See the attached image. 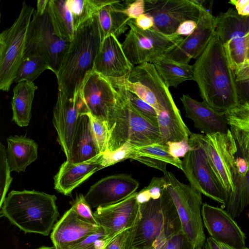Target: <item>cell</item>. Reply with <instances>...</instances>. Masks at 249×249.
<instances>
[{"label":"cell","mask_w":249,"mask_h":249,"mask_svg":"<svg viewBox=\"0 0 249 249\" xmlns=\"http://www.w3.org/2000/svg\"><path fill=\"white\" fill-rule=\"evenodd\" d=\"M126 89L144 101L156 111L160 144L188 140L192 132L183 122L169 87L152 63L134 66L129 74L121 77Z\"/></svg>","instance_id":"1"},{"label":"cell","mask_w":249,"mask_h":249,"mask_svg":"<svg viewBox=\"0 0 249 249\" xmlns=\"http://www.w3.org/2000/svg\"><path fill=\"white\" fill-rule=\"evenodd\" d=\"M193 66L194 80L197 84L203 102L223 113L238 105L234 73L215 32Z\"/></svg>","instance_id":"2"},{"label":"cell","mask_w":249,"mask_h":249,"mask_svg":"<svg viewBox=\"0 0 249 249\" xmlns=\"http://www.w3.org/2000/svg\"><path fill=\"white\" fill-rule=\"evenodd\" d=\"M108 78L117 92L106 121L108 132L107 151H115L126 144L139 147L160 143L159 128L132 105L121 77Z\"/></svg>","instance_id":"3"},{"label":"cell","mask_w":249,"mask_h":249,"mask_svg":"<svg viewBox=\"0 0 249 249\" xmlns=\"http://www.w3.org/2000/svg\"><path fill=\"white\" fill-rule=\"evenodd\" d=\"M102 42L97 15L76 31L57 75L58 92L77 99L87 75L93 70Z\"/></svg>","instance_id":"4"},{"label":"cell","mask_w":249,"mask_h":249,"mask_svg":"<svg viewBox=\"0 0 249 249\" xmlns=\"http://www.w3.org/2000/svg\"><path fill=\"white\" fill-rule=\"evenodd\" d=\"M56 197L33 190L12 191L0 206V216L25 233H50L59 215Z\"/></svg>","instance_id":"5"},{"label":"cell","mask_w":249,"mask_h":249,"mask_svg":"<svg viewBox=\"0 0 249 249\" xmlns=\"http://www.w3.org/2000/svg\"><path fill=\"white\" fill-rule=\"evenodd\" d=\"M182 231L173 200L166 190L157 199L140 204L138 220L132 229L130 249H158Z\"/></svg>","instance_id":"6"},{"label":"cell","mask_w":249,"mask_h":249,"mask_svg":"<svg viewBox=\"0 0 249 249\" xmlns=\"http://www.w3.org/2000/svg\"><path fill=\"white\" fill-rule=\"evenodd\" d=\"M35 8L22 2L12 25L0 34V89L8 91L24 57L27 34Z\"/></svg>","instance_id":"7"},{"label":"cell","mask_w":249,"mask_h":249,"mask_svg":"<svg viewBox=\"0 0 249 249\" xmlns=\"http://www.w3.org/2000/svg\"><path fill=\"white\" fill-rule=\"evenodd\" d=\"M181 224L182 231L195 245L203 247L206 241L201 217V194L190 185L179 181L167 171L163 176Z\"/></svg>","instance_id":"8"},{"label":"cell","mask_w":249,"mask_h":249,"mask_svg":"<svg viewBox=\"0 0 249 249\" xmlns=\"http://www.w3.org/2000/svg\"><path fill=\"white\" fill-rule=\"evenodd\" d=\"M127 25L130 30L121 44L126 56L133 65L153 63L166 55L184 38L177 34L165 35L154 27L143 30L136 26L134 19H130Z\"/></svg>","instance_id":"9"},{"label":"cell","mask_w":249,"mask_h":249,"mask_svg":"<svg viewBox=\"0 0 249 249\" xmlns=\"http://www.w3.org/2000/svg\"><path fill=\"white\" fill-rule=\"evenodd\" d=\"M70 44L54 34L47 12L40 15L35 9L27 34L23 58L41 57L56 76Z\"/></svg>","instance_id":"10"},{"label":"cell","mask_w":249,"mask_h":249,"mask_svg":"<svg viewBox=\"0 0 249 249\" xmlns=\"http://www.w3.org/2000/svg\"><path fill=\"white\" fill-rule=\"evenodd\" d=\"M215 32L222 42L236 78L249 68V16L240 15L235 9L229 8L216 17Z\"/></svg>","instance_id":"11"},{"label":"cell","mask_w":249,"mask_h":249,"mask_svg":"<svg viewBox=\"0 0 249 249\" xmlns=\"http://www.w3.org/2000/svg\"><path fill=\"white\" fill-rule=\"evenodd\" d=\"M192 135L202 147L218 181L228 195L234 189L233 175L237 148L230 129L227 133Z\"/></svg>","instance_id":"12"},{"label":"cell","mask_w":249,"mask_h":249,"mask_svg":"<svg viewBox=\"0 0 249 249\" xmlns=\"http://www.w3.org/2000/svg\"><path fill=\"white\" fill-rule=\"evenodd\" d=\"M188 142L193 149L183 157L181 170L192 187L200 194L221 204L222 209L225 208L228 196L213 172L205 151L192 133Z\"/></svg>","instance_id":"13"},{"label":"cell","mask_w":249,"mask_h":249,"mask_svg":"<svg viewBox=\"0 0 249 249\" xmlns=\"http://www.w3.org/2000/svg\"><path fill=\"white\" fill-rule=\"evenodd\" d=\"M201 6L192 0H146L144 13L153 17L157 31L170 36L176 33L184 21L192 20L197 22Z\"/></svg>","instance_id":"14"},{"label":"cell","mask_w":249,"mask_h":249,"mask_svg":"<svg viewBox=\"0 0 249 249\" xmlns=\"http://www.w3.org/2000/svg\"><path fill=\"white\" fill-rule=\"evenodd\" d=\"M116 92L108 78L93 70L87 75L79 92L80 113H89L106 123Z\"/></svg>","instance_id":"15"},{"label":"cell","mask_w":249,"mask_h":249,"mask_svg":"<svg viewBox=\"0 0 249 249\" xmlns=\"http://www.w3.org/2000/svg\"><path fill=\"white\" fill-rule=\"evenodd\" d=\"M135 192L125 199L106 207L96 208L93 215L109 240L119 232L133 228L139 217L140 204Z\"/></svg>","instance_id":"16"},{"label":"cell","mask_w":249,"mask_h":249,"mask_svg":"<svg viewBox=\"0 0 249 249\" xmlns=\"http://www.w3.org/2000/svg\"><path fill=\"white\" fill-rule=\"evenodd\" d=\"M216 27V17L201 6L194 31L166 56L176 62L185 64H188L192 58H197L213 36Z\"/></svg>","instance_id":"17"},{"label":"cell","mask_w":249,"mask_h":249,"mask_svg":"<svg viewBox=\"0 0 249 249\" xmlns=\"http://www.w3.org/2000/svg\"><path fill=\"white\" fill-rule=\"evenodd\" d=\"M139 186V182L129 175H110L92 185L85 198L91 208L106 207L125 199Z\"/></svg>","instance_id":"18"},{"label":"cell","mask_w":249,"mask_h":249,"mask_svg":"<svg viewBox=\"0 0 249 249\" xmlns=\"http://www.w3.org/2000/svg\"><path fill=\"white\" fill-rule=\"evenodd\" d=\"M201 216L205 228L214 240L238 249L246 247L245 234L222 208L204 203Z\"/></svg>","instance_id":"19"},{"label":"cell","mask_w":249,"mask_h":249,"mask_svg":"<svg viewBox=\"0 0 249 249\" xmlns=\"http://www.w3.org/2000/svg\"><path fill=\"white\" fill-rule=\"evenodd\" d=\"M53 113V123L57 132V141L66 160L69 161L80 114L79 96L77 99L71 98L58 92Z\"/></svg>","instance_id":"20"},{"label":"cell","mask_w":249,"mask_h":249,"mask_svg":"<svg viewBox=\"0 0 249 249\" xmlns=\"http://www.w3.org/2000/svg\"><path fill=\"white\" fill-rule=\"evenodd\" d=\"M134 67L117 37L110 35L103 39L94 60V71L108 78H119L128 75Z\"/></svg>","instance_id":"21"},{"label":"cell","mask_w":249,"mask_h":249,"mask_svg":"<svg viewBox=\"0 0 249 249\" xmlns=\"http://www.w3.org/2000/svg\"><path fill=\"white\" fill-rule=\"evenodd\" d=\"M101 228L81 219L71 207L54 224L50 237L56 249H70Z\"/></svg>","instance_id":"22"},{"label":"cell","mask_w":249,"mask_h":249,"mask_svg":"<svg viewBox=\"0 0 249 249\" xmlns=\"http://www.w3.org/2000/svg\"><path fill=\"white\" fill-rule=\"evenodd\" d=\"M186 117L192 120L196 128L202 133L212 134L227 133L229 130L224 113L218 111L204 102L193 99L189 95L180 98Z\"/></svg>","instance_id":"23"},{"label":"cell","mask_w":249,"mask_h":249,"mask_svg":"<svg viewBox=\"0 0 249 249\" xmlns=\"http://www.w3.org/2000/svg\"><path fill=\"white\" fill-rule=\"evenodd\" d=\"M102 154L82 163H73L67 160L64 162L53 178L54 189L65 196H71V192L75 188L103 168L100 163Z\"/></svg>","instance_id":"24"},{"label":"cell","mask_w":249,"mask_h":249,"mask_svg":"<svg viewBox=\"0 0 249 249\" xmlns=\"http://www.w3.org/2000/svg\"><path fill=\"white\" fill-rule=\"evenodd\" d=\"M101 154L92 130L89 115L86 113H80L69 161L73 163H82L90 160Z\"/></svg>","instance_id":"25"},{"label":"cell","mask_w":249,"mask_h":249,"mask_svg":"<svg viewBox=\"0 0 249 249\" xmlns=\"http://www.w3.org/2000/svg\"><path fill=\"white\" fill-rule=\"evenodd\" d=\"M224 115L236 144L237 156L249 162V101H239Z\"/></svg>","instance_id":"26"},{"label":"cell","mask_w":249,"mask_h":249,"mask_svg":"<svg viewBox=\"0 0 249 249\" xmlns=\"http://www.w3.org/2000/svg\"><path fill=\"white\" fill-rule=\"evenodd\" d=\"M6 155L11 171L25 172L37 158L38 145L26 136H10L7 139Z\"/></svg>","instance_id":"27"},{"label":"cell","mask_w":249,"mask_h":249,"mask_svg":"<svg viewBox=\"0 0 249 249\" xmlns=\"http://www.w3.org/2000/svg\"><path fill=\"white\" fill-rule=\"evenodd\" d=\"M125 6L121 1H113L101 8L97 14L102 42L107 36L116 37L124 34L128 28V21L131 19L124 13Z\"/></svg>","instance_id":"28"},{"label":"cell","mask_w":249,"mask_h":249,"mask_svg":"<svg viewBox=\"0 0 249 249\" xmlns=\"http://www.w3.org/2000/svg\"><path fill=\"white\" fill-rule=\"evenodd\" d=\"M37 87L34 82L23 81L14 88L11 101L12 121L19 126L29 125L32 117V103Z\"/></svg>","instance_id":"29"},{"label":"cell","mask_w":249,"mask_h":249,"mask_svg":"<svg viewBox=\"0 0 249 249\" xmlns=\"http://www.w3.org/2000/svg\"><path fill=\"white\" fill-rule=\"evenodd\" d=\"M47 12L54 34L64 41L71 42L74 38L75 31L67 0H49Z\"/></svg>","instance_id":"30"},{"label":"cell","mask_w":249,"mask_h":249,"mask_svg":"<svg viewBox=\"0 0 249 249\" xmlns=\"http://www.w3.org/2000/svg\"><path fill=\"white\" fill-rule=\"evenodd\" d=\"M159 76L168 87L177 88L187 80H194L193 65L176 62L165 55L152 63Z\"/></svg>","instance_id":"31"},{"label":"cell","mask_w":249,"mask_h":249,"mask_svg":"<svg viewBox=\"0 0 249 249\" xmlns=\"http://www.w3.org/2000/svg\"><path fill=\"white\" fill-rule=\"evenodd\" d=\"M233 182L234 189L229 195L225 207V211L233 219L239 216L249 205V170L245 176H242L235 169Z\"/></svg>","instance_id":"32"},{"label":"cell","mask_w":249,"mask_h":249,"mask_svg":"<svg viewBox=\"0 0 249 249\" xmlns=\"http://www.w3.org/2000/svg\"><path fill=\"white\" fill-rule=\"evenodd\" d=\"M71 13L75 31L83 24L97 15L103 6L113 0H67Z\"/></svg>","instance_id":"33"},{"label":"cell","mask_w":249,"mask_h":249,"mask_svg":"<svg viewBox=\"0 0 249 249\" xmlns=\"http://www.w3.org/2000/svg\"><path fill=\"white\" fill-rule=\"evenodd\" d=\"M49 70L44 60L37 56L23 58L17 72L14 82H33L44 71Z\"/></svg>","instance_id":"34"},{"label":"cell","mask_w":249,"mask_h":249,"mask_svg":"<svg viewBox=\"0 0 249 249\" xmlns=\"http://www.w3.org/2000/svg\"><path fill=\"white\" fill-rule=\"evenodd\" d=\"M136 153L140 156L152 158L174 165L181 170L182 160L173 156L169 152L167 144L155 143L139 147H133Z\"/></svg>","instance_id":"35"},{"label":"cell","mask_w":249,"mask_h":249,"mask_svg":"<svg viewBox=\"0 0 249 249\" xmlns=\"http://www.w3.org/2000/svg\"><path fill=\"white\" fill-rule=\"evenodd\" d=\"M136 155L137 153L133 146L126 144L115 151H107L103 153L101 157L100 163L104 168L127 159L134 160Z\"/></svg>","instance_id":"36"},{"label":"cell","mask_w":249,"mask_h":249,"mask_svg":"<svg viewBox=\"0 0 249 249\" xmlns=\"http://www.w3.org/2000/svg\"><path fill=\"white\" fill-rule=\"evenodd\" d=\"M10 168L8 162L6 150L0 143V207L6 197V195L12 181Z\"/></svg>","instance_id":"37"},{"label":"cell","mask_w":249,"mask_h":249,"mask_svg":"<svg viewBox=\"0 0 249 249\" xmlns=\"http://www.w3.org/2000/svg\"><path fill=\"white\" fill-rule=\"evenodd\" d=\"M124 90L126 96L132 105L147 120L159 128L158 114L155 109L136 95L127 90L125 86Z\"/></svg>","instance_id":"38"},{"label":"cell","mask_w":249,"mask_h":249,"mask_svg":"<svg viewBox=\"0 0 249 249\" xmlns=\"http://www.w3.org/2000/svg\"><path fill=\"white\" fill-rule=\"evenodd\" d=\"M87 113L90 120L92 130L101 154L107 150L108 132L106 123L101 119Z\"/></svg>","instance_id":"39"},{"label":"cell","mask_w":249,"mask_h":249,"mask_svg":"<svg viewBox=\"0 0 249 249\" xmlns=\"http://www.w3.org/2000/svg\"><path fill=\"white\" fill-rule=\"evenodd\" d=\"M108 241L104 231L101 228L70 249H104Z\"/></svg>","instance_id":"40"},{"label":"cell","mask_w":249,"mask_h":249,"mask_svg":"<svg viewBox=\"0 0 249 249\" xmlns=\"http://www.w3.org/2000/svg\"><path fill=\"white\" fill-rule=\"evenodd\" d=\"M71 208L82 220L94 225H98L91 211V208L86 200L83 194L76 196L71 203Z\"/></svg>","instance_id":"41"},{"label":"cell","mask_w":249,"mask_h":249,"mask_svg":"<svg viewBox=\"0 0 249 249\" xmlns=\"http://www.w3.org/2000/svg\"><path fill=\"white\" fill-rule=\"evenodd\" d=\"M202 248L194 244L181 231L169 238L158 249H201Z\"/></svg>","instance_id":"42"},{"label":"cell","mask_w":249,"mask_h":249,"mask_svg":"<svg viewBox=\"0 0 249 249\" xmlns=\"http://www.w3.org/2000/svg\"><path fill=\"white\" fill-rule=\"evenodd\" d=\"M132 229L124 230L114 236L104 249H130Z\"/></svg>","instance_id":"43"},{"label":"cell","mask_w":249,"mask_h":249,"mask_svg":"<svg viewBox=\"0 0 249 249\" xmlns=\"http://www.w3.org/2000/svg\"><path fill=\"white\" fill-rule=\"evenodd\" d=\"M238 95V101L249 100V69L235 78Z\"/></svg>","instance_id":"44"},{"label":"cell","mask_w":249,"mask_h":249,"mask_svg":"<svg viewBox=\"0 0 249 249\" xmlns=\"http://www.w3.org/2000/svg\"><path fill=\"white\" fill-rule=\"evenodd\" d=\"M188 140L184 139L179 142H167L166 144L168 146L170 153L176 158H183L188 151L193 149Z\"/></svg>","instance_id":"45"},{"label":"cell","mask_w":249,"mask_h":249,"mask_svg":"<svg viewBox=\"0 0 249 249\" xmlns=\"http://www.w3.org/2000/svg\"><path fill=\"white\" fill-rule=\"evenodd\" d=\"M124 13L130 19H136L144 13V0H135L125 1Z\"/></svg>","instance_id":"46"},{"label":"cell","mask_w":249,"mask_h":249,"mask_svg":"<svg viewBox=\"0 0 249 249\" xmlns=\"http://www.w3.org/2000/svg\"><path fill=\"white\" fill-rule=\"evenodd\" d=\"M166 186V181L164 177H153L149 184L146 186L152 199L159 198Z\"/></svg>","instance_id":"47"},{"label":"cell","mask_w":249,"mask_h":249,"mask_svg":"<svg viewBox=\"0 0 249 249\" xmlns=\"http://www.w3.org/2000/svg\"><path fill=\"white\" fill-rule=\"evenodd\" d=\"M134 160H136L147 166L162 171L164 174L167 172L166 170V165L167 163L163 161H161L152 158L140 156L137 153Z\"/></svg>","instance_id":"48"},{"label":"cell","mask_w":249,"mask_h":249,"mask_svg":"<svg viewBox=\"0 0 249 249\" xmlns=\"http://www.w3.org/2000/svg\"><path fill=\"white\" fill-rule=\"evenodd\" d=\"M136 26L143 30L150 29L154 27L153 17L149 14L144 13L134 19Z\"/></svg>","instance_id":"49"},{"label":"cell","mask_w":249,"mask_h":249,"mask_svg":"<svg viewBox=\"0 0 249 249\" xmlns=\"http://www.w3.org/2000/svg\"><path fill=\"white\" fill-rule=\"evenodd\" d=\"M196 26L197 22L196 21L192 20H186L179 25L176 34L186 37L194 31Z\"/></svg>","instance_id":"50"},{"label":"cell","mask_w":249,"mask_h":249,"mask_svg":"<svg viewBox=\"0 0 249 249\" xmlns=\"http://www.w3.org/2000/svg\"><path fill=\"white\" fill-rule=\"evenodd\" d=\"M235 166L239 174L245 176L249 170V162L245 159L237 156L235 160Z\"/></svg>","instance_id":"51"},{"label":"cell","mask_w":249,"mask_h":249,"mask_svg":"<svg viewBox=\"0 0 249 249\" xmlns=\"http://www.w3.org/2000/svg\"><path fill=\"white\" fill-rule=\"evenodd\" d=\"M136 198L139 204L146 203L151 199L150 192L146 187L137 193Z\"/></svg>","instance_id":"52"},{"label":"cell","mask_w":249,"mask_h":249,"mask_svg":"<svg viewBox=\"0 0 249 249\" xmlns=\"http://www.w3.org/2000/svg\"><path fill=\"white\" fill-rule=\"evenodd\" d=\"M49 1V0H38L37 1L36 11L39 15H42L46 12Z\"/></svg>","instance_id":"53"},{"label":"cell","mask_w":249,"mask_h":249,"mask_svg":"<svg viewBox=\"0 0 249 249\" xmlns=\"http://www.w3.org/2000/svg\"><path fill=\"white\" fill-rule=\"evenodd\" d=\"M204 246L205 249H221L218 243L211 236L207 238Z\"/></svg>","instance_id":"54"},{"label":"cell","mask_w":249,"mask_h":249,"mask_svg":"<svg viewBox=\"0 0 249 249\" xmlns=\"http://www.w3.org/2000/svg\"><path fill=\"white\" fill-rule=\"evenodd\" d=\"M238 14L243 16H249V0Z\"/></svg>","instance_id":"55"},{"label":"cell","mask_w":249,"mask_h":249,"mask_svg":"<svg viewBox=\"0 0 249 249\" xmlns=\"http://www.w3.org/2000/svg\"><path fill=\"white\" fill-rule=\"evenodd\" d=\"M218 243L221 249H238L223 243H221L219 242ZM240 249H249V248H248L247 247H245Z\"/></svg>","instance_id":"56"},{"label":"cell","mask_w":249,"mask_h":249,"mask_svg":"<svg viewBox=\"0 0 249 249\" xmlns=\"http://www.w3.org/2000/svg\"><path fill=\"white\" fill-rule=\"evenodd\" d=\"M36 249H56L53 246V247H47V246H42L37 248Z\"/></svg>","instance_id":"57"},{"label":"cell","mask_w":249,"mask_h":249,"mask_svg":"<svg viewBox=\"0 0 249 249\" xmlns=\"http://www.w3.org/2000/svg\"><path fill=\"white\" fill-rule=\"evenodd\" d=\"M247 58H248V62H249V49H248V51Z\"/></svg>","instance_id":"58"},{"label":"cell","mask_w":249,"mask_h":249,"mask_svg":"<svg viewBox=\"0 0 249 249\" xmlns=\"http://www.w3.org/2000/svg\"><path fill=\"white\" fill-rule=\"evenodd\" d=\"M248 49H249V35L248 36Z\"/></svg>","instance_id":"59"},{"label":"cell","mask_w":249,"mask_h":249,"mask_svg":"<svg viewBox=\"0 0 249 249\" xmlns=\"http://www.w3.org/2000/svg\"></svg>","instance_id":"60"}]
</instances>
